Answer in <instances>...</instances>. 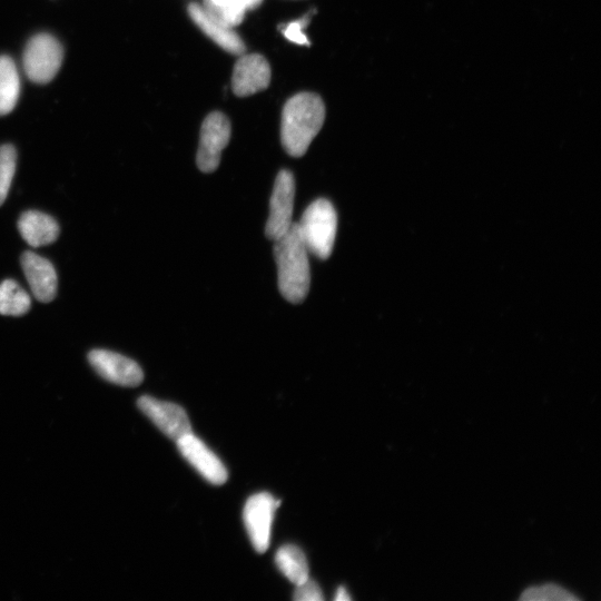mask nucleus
Returning a JSON list of instances; mask_svg holds the SVG:
<instances>
[{
  "mask_svg": "<svg viewBox=\"0 0 601 601\" xmlns=\"http://www.w3.org/2000/svg\"><path fill=\"white\" fill-rule=\"evenodd\" d=\"M325 121L322 98L313 93H300L285 104L282 113L281 141L293 157H302L320 133Z\"/></svg>",
  "mask_w": 601,
  "mask_h": 601,
  "instance_id": "1",
  "label": "nucleus"
},
{
  "mask_svg": "<svg viewBox=\"0 0 601 601\" xmlns=\"http://www.w3.org/2000/svg\"><path fill=\"white\" fill-rule=\"evenodd\" d=\"M274 256L281 294L293 304L302 303L310 291L311 272L309 251L301 238L298 223H292L290 230L274 241Z\"/></svg>",
  "mask_w": 601,
  "mask_h": 601,
  "instance_id": "2",
  "label": "nucleus"
},
{
  "mask_svg": "<svg viewBox=\"0 0 601 601\" xmlns=\"http://www.w3.org/2000/svg\"><path fill=\"white\" fill-rule=\"evenodd\" d=\"M298 226L309 253L321 260L329 259L338 229V215L333 205L324 199L313 202Z\"/></svg>",
  "mask_w": 601,
  "mask_h": 601,
  "instance_id": "3",
  "label": "nucleus"
},
{
  "mask_svg": "<svg viewBox=\"0 0 601 601\" xmlns=\"http://www.w3.org/2000/svg\"><path fill=\"white\" fill-rule=\"evenodd\" d=\"M63 58V46L55 37L48 34L36 35L25 48V73L34 83L47 84L61 70Z\"/></svg>",
  "mask_w": 601,
  "mask_h": 601,
  "instance_id": "4",
  "label": "nucleus"
},
{
  "mask_svg": "<svg viewBox=\"0 0 601 601\" xmlns=\"http://www.w3.org/2000/svg\"><path fill=\"white\" fill-rule=\"evenodd\" d=\"M231 132L229 118L223 113L214 112L205 118L196 156V164L200 171L212 173L218 169L222 152L230 142Z\"/></svg>",
  "mask_w": 601,
  "mask_h": 601,
  "instance_id": "5",
  "label": "nucleus"
},
{
  "mask_svg": "<svg viewBox=\"0 0 601 601\" xmlns=\"http://www.w3.org/2000/svg\"><path fill=\"white\" fill-rule=\"evenodd\" d=\"M295 199V179L290 171L283 170L274 183L270 202V216L265 226L266 238L277 241L292 225Z\"/></svg>",
  "mask_w": 601,
  "mask_h": 601,
  "instance_id": "6",
  "label": "nucleus"
},
{
  "mask_svg": "<svg viewBox=\"0 0 601 601\" xmlns=\"http://www.w3.org/2000/svg\"><path fill=\"white\" fill-rule=\"evenodd\" d=\"M281 505L268 492L252 496L244 508V524L251 543L258 553L263 554L270 547L274 512Z\"/></svg>",
  "mask_w": 601,
  "mask_h": 601,
  "instance_id": "7",
  "label": "nucleus"
},
{
  "mask_svg": "<svg viewBox=\"0 0 601 601\" xmlns=\"http://www.w3.org/2000/svg\"><path fill=\"white\" fill-rule=\"evenodd\" d=\"M88 361L103 379L117 386L137 387L143 382L144 373L139 364L122 354L107 350H93L88 353Z\"/></svg>",
  "mask_w": 601,
  "mask_h": 601,
  "instance_id": "8",
  "label": "nucleus"
},
{
  "mask_svg": "<svg viewBox=\"0 0 601 601\" xmlns=\"http://www.w3.org/2000/svg\"><path fill=\"white\" fill-rule=\"evenodd\" d=\"M137 406L164 435L174 441L192 433L189 417L185 410L175 403L144 396L137 401Z\"/></svg>",
  "mask_w": 601,
  "mask_h": 601,
  "instance_id": "9",
  "label": "nucleus"
},
{
  "mask_svg": "<svg viewBox=\"0 0 601 601\" xmlns=\"http://www.w3.org/2000/svg\"><path fill=\"white\" fill-rule=\"evenodd\" d=\"M176 445L185 460L210 484L221 486L228 480V471L223 462L193 433L177 440Z\"/></svg>",
  "mask_w": 601,
  "mask_h": 601,
  "instance_id": "10",
  "label": "nucleus"
},
{
  "mask_svg": "<svg viewBox=\"0 0 601 601\" xmlns=\"http://www.w3.org/2000/svg\"><path fill=\"white\" fill-rule=\"evenodd\" d=\"M271 82V67L259 54L242 56L234 66L232 88L236 96L248 97L262 92Z\"/></svg>",
  "mask_w": 601,
  "mask_h": 601,
  "instance_id": "11",
  "label": "nucleus"
},
{
  "mask_svg": "<svg viewBox=\"0 0 601 601\" xmlns=\"http://www.w3.org/2000/svg\"><path fill=\"white\" fill-rule=\"evenodd\" d=\"M22 268L34 297L39 302H52L57 293L54 265L43 256L27 251L22 255Z\"/></svg>",
  "mask_w": 601,
  "mask_h": 601,
  "instance_id": "12",
  "label": "nucleus"
},
{
  "mask_svg": "<svg viewBox=\"0 0 601 601\" xmlns=\"http://www.w3.org/2000/svg\"><path fill=\"white\" fill-rule=\"evenodd\" d=\"M189 15L201 31L218 44L225 52L241 56L245 53V45L234 28L226 26L214 19L201 4L193 3L189 6Z\"/></svg>",
  "mask_w": 601,
  "mask_h": 601,
  "instance_id": "13",
  "label": "nucleus"
},
{
  "mask_svg": "<svg viewBox=\"0 0 601 601\" xmlns=\"http://www.w3.org/2000/svg\"><path fill=\"white\" fill-rule=\"evenodd\" d=\"M18 230L33 248L52 244L59 235V225L52 216L38 211L23 213L18 221Z\"/></svg>",
  "mask_w": 601,
  "mask_h": 601,
  "instance_id": "14",
  "label": "nucleus"
},
{
  "mask_svg": "<svg viewBox=\"0 0 601 601\" xmlns=\"http://www.w3.org/2000/svg\"><path fill=\"white\" fill-rule=\"evenodd\" d=\"M21 94V80L11 57L0 56V116L11 113Z\"/></svg>",
  "mask_w": 601,
  "mask_h": 601,
  "instance_id": "15",
  "label": "nucleus"
},
{
  "mask_svg": "<svg viewBox=\"0 0 601 601\" xmlns=\"http://www.w3.org/2000/svg\"><path fill=\"white\" fill-rule=\"evenodd\" d=\"M281 573L287 577L294 585H301L309 579V565L303 551L293 545L283 546L278 550L275 556Z\"/></svg>",
  "mask_w": 601,
  "mask_h": 601,
  "instance_id": "16",
  "label": "nucleus"
},
{
  "mask_svg": "<svg viewBox=\"0 0 601 601\" xmlns=\"http://www.w3.org/2000/svg\"><path fill=\"white\" fill-rule=\"evenodd\" d=\"M31 307V297L16 281L0 283V314L22 317Z\"/></svg>",
  "mask_w": 601,
  "mask_h": 601,
  "instance_id": "17",
  "label": "nucleus"
},
{
  "mask_svg": "<svg viewBox=\"0 0 601 601\" xmlns=\"http://www.w3.org/2000/svg\"><path fill=\"white\" fill-rule=\"evenodd\" d=\"M202 6L216 21L232 28L239 26L246 14L239 0H203Z\"/></svg>",
  "mask_w": 601,
  "mask_h": 601,
  "instance_id": "18",
  "label": "nucleus"
},
{
  "mask_svg": "<svg viewBox=\"0 0 601 601\" xmlns=\"http://www.w3.org/2000/svg\"><path fill=\"white\" fill-rule=\"evenodd\" d=\"M17 163V152L13 145L0 146V206L11 190Z\"/></svg>",
  "mask_w": 601,
  "mask_h": 601,
  "instance_id": "19",
  "label": "nucleus"
},
{
  "mask_svg": "<svg viewBox=\"0 0 601 601\" xmlns=\"http://www.w3.org/2000/svg\"><path fill=\"white\" fill-rule=\"evenodd\" d=\"M522 600H578L568 590L554 584L535 586L527 589L520 597Z\"/></svg>",
  "mask_w": 601,
  "mask_h": 601,
  "instance_id": "20",
  "label": "nucleus"
},
{
  "mask_svg": "<svg viewBox=\"0 0 601 601\" xmlns=\"http://www.w3.org/2000/svg\"><path fill=\"white\" fill-rule=\"evenodd\" d=\"M310 14L299 19V21L291 22L285 25L282 33L290 42L298 45L310 46L308 36H305L303 31L310 23Z\"/></svg>",
  "mask_w": 601,
  "mask_h": 601,
  "instance_id": "21",
  "label": "nucleus"
},
{
  "mask_svg": "<svg viewBox=\"0 0 601 601\" xmlns=\"http://www.w3.org/2000/svg\"><path fill=\"white\" fill-rule=\"evenodd\" d=\"M294 600L298 601H323L324 597L322 590L315 581L305 580L304 583L297 586L293 596Z\"/></svg>",
  "mask_w": 601,
  "mask_h": 601,
  "instance_id": "22",
  "label": "nucleus"
},
{
  "mask_svg": "<svg viewBox=\"0 0 601 601\" xmlns=\"http://www.w3.org/2000/svg\"><path fill=\"white\" fill-rule=\"evenodd\" d=\"M241 6L245 9V12L253 11L258 8L263 0H239Z\"/></svg>",
  "mask_w": 601,
  "mask_h": 601,
  "instance_id": "23",
  "label": "nucleus"
},
{
  "mask_svg": "<svg viewBox=\"0 0 601 601\" xmlns=\"http://www.w3.org/2000/svg\"><path fill=\"white\" fill-rule=\"evenodd\" d=\"M336 600L337 601H348V600H351V597L349 596L348 591H347L346 588L340 587L338 589Z\"/></svg>",
  "mask_w": 601,
  "mask_h": 601,
  "instance_id": "24",
  "label": "nucleus"
}]
</instances>
